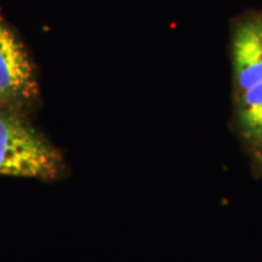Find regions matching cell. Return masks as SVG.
<instances>
[{"label":"cell","instance_id":"obj_1","mask_svg":"<svg viewBox=\"0 0 262 262\" xmlns=\"http://www.w3.org/2000/svg\"><path fill=\"white\" fill-rule=\"evenodd\" d=\"M60 164L56 149L22 118L0 112V175L55 178Z\"/></svg>","mask_w":262,"mask_h":262},{"label":"cell","instance_id":"obj_2","mask_svg":"<svg viewBox=\"0 0 262 262\" xmlns=\"http://www.w3.org/2000/svg\"><path fill=\"white\" fill-rule=\"evenodd\" d=\"M34 93L35 83L27 55L0 21V98H28Z\"/></svg>","mask_w":262,"mask_h":262},{"label":"cell","instance_id":"obj_3","mask_svg":"<svg viewBox=\"0 0 262 262\" xmlns=\"http://www.w3.org/2000/svg\"><path fill=\"white\" fill-rule=\"evenodd\" d=\"M233 71L239 93L262 81V21L242 25L233 38Z\"/></svg>","mask_w":262,"mask_h":262},{"label":"cell","instance_id":"obj_4","mask_svg":"<svg viewBox=\"0 0 262 262\" xmlns=\"http://www.w3.org/2000/svg\"><path fill=\"white\" fill-rule=\"evenodd\" d=\"M238 122L248 139L262 140V81L241 93Z\"/></svg>","mask_w":262,"mask_h":262}]
</instances>
